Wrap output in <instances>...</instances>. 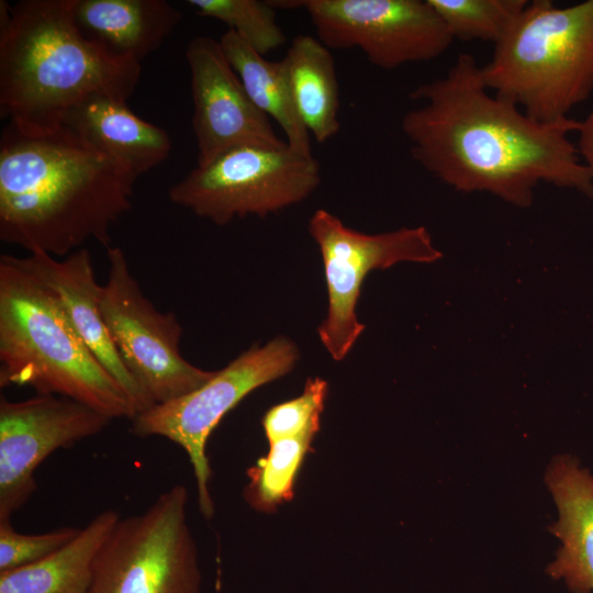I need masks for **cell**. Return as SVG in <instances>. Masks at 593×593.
<instances>
[{
  "label": "cell",
  "mask_w": 593,
  "mask_h": 593,
  "mask_svg": "<svg viewBox=\"0 0 593 593\" xmlns=\"http://www.w3.org/2000/svg\"><path fill=\"white\" fill-rule=\"evenodd\" d=\"M409 96L421 102L401 120L411 155L452 189L488 192L518 208L532 204L539 182L593 198V178L568 137L580 121L540 123L491 94L472 55L459 54L444 77Z\"/></svg>",
  "instance_id": "1"
},
{
  "label": "cell",
  "mask_w": 593,
  "mask_h": 593,
  "mask_svg": "<svg viewBox=\"0 0 593 593\" xmlns=\"http://www.w3.org/2000/svg\"><path fill=\"white\" fill-rule=\"evenodd\" d=\"M137 178L65 125L8 122L0 137V239L53 257L88 240L109 248Z\"/></svg>",
  "instance_id": "2"
},
{
  "label": "cell",
  "mask_w": 593,
  "mask_h": 593,
  "mask_svg": "<svg viewBox=\"0 0 593 593\" xmlns=\"http://www.w3.org/2000/svg\"><path fill=\"white\" fill-rule=\"evenodd\" d=\"M75 0L0 2V114L23 128L52 130L90 98L127 102L141 63L86 37Z\"/></svg>",
  "instance_id": "3"
},
{
  "label": "cell",
  "mask_w": 593,
  "mask_h": 593,
  "mask_svg": "<svg viewBox=\"0 0 593 593\" xmlns=\"http://www.w3.org/2000/svg\"><path fill=\"white\" fill-rule=\"evenodd\" d=\"M0 385L66 396L111 419L136 415L56 295L7 255L0 257Z\"/></svg>",
  "instance_id": "4"
},
{
  "label": "cell",
  "mask_w": 593,
  "mask_h": 593,
  "mask_svg": "<svg viewBox=\"0 0 593 593\" xmlns=\"http://www.w3.org/2000/svg\"><path fill=\"white\" fill-rule=\"evenodd\" d=\"M480 71L490 91L533 120L569 118L593 92V0L528 1Z\"/></svg>",
  "instance_id": "5"
},
{
  "label": "cell",
  "mask_w": 593,
  "mask_h": 593,
  "mask_svg": "<svg viewBox=\"0 0 593 593\" xmlns=\"http://www.w3.org/2000/svg\"><path fill=\"white\" fill-rule=\"evenodd\" d=\"M187 502L176 484L143 513L121 517L92 562L88 593H201Z\"/></svg>",
  "instance_id": "6"
},
{
  "label": "cell",
  "mask_w": 593,
  "mask_h": 593,
  "mask_svg": "<svg viewBox=\"0 0 593 593\" xmlns=\"http://www.w3.org/2000/svg\"><path fill=\"white\" fill-rule=\"evenodd\" d=\"M318 161L288 145L245 146L193 168L170 187L171 202L216 225L249 214L266 216L306 199L320 184Z\"/></svg>",
  "instance_id": "7"
},
{
  "label": "cell",
  "mask_w": 593,
  "mask_h": 593,
  "mask_svg": "<svg viewBox=\"0 0 593 593\" xmlns=\"http://www.w3.org/2000/svg\"><path fill=\"white\" fill-rule=\"evenodd\" d=\"M298 358L294 343L277 337L265 346L249 348L194 391L155 404L131 419L135 436L165 437L187 452L197 480L199 507L206 518L213 514L205 452L211 433L247 394L290 372Z\"/></svg>",
  "instance_id": "8"
},
{
  "label": "cell",
  "mask_w": 593,
  "mask_h": 593,
  "mask_svg": "<svg viewBox=\"0 0 593 593\" xmlns=\"http://www.w3.org/2000/svg\"><path fill=\"white\" fill-rule=\"evenodd\" d=\"M108 277L100 310L127 370L155 404L186 395L212 378L180 353L182 327L172 312L159 311L143 293L123 250L107 248Z\"/></svg>",
  "instance_id": "9"
},
{
  "label": "cell",
  "mask_w": 593,
  "mask_h": 593,
  "mask_svg": "<svg viewBox=\"0 0 593 593\" xmlns=\"http://www.w3.org/2000/svg\"><path fill=\"white\" fill-rule=\"evenodd\" d=\"M309 233L320 247L328 293V311L317 333L333 359L343 360L365 329L356 305L366 276L398 262L430 264L441 258L424 226L366 234L344 225L334 214L316 210Z\"/></svg>",
  "instance_id": "10"
},
{
  "label": "cell",
  "mask_w": 593,
  "mask_h": 593,
  "mask_svg": "<svg viewBox=\"0 0 593 593\" xmlns=\"http://www.w3.org/2000/svg\"><path fill=\"white\" fill-rule=\"evenodd\" d=\"M303 8L328 49H360L382 69L428 61L446 53L454 37L428 0L270 1Z\"/></svg>",
  "instance_id": "11"
},
{
  "label": "cell",
  "mask_w": 593,
  "mask_h": 593,
  "mask_svg": "<svg viewBox=\"0 0 593 593\" xmlns=\"http://www.w3.org/2000/svg\"><path fill=\"white\" fill-rule=\"evenodd\" d=\"M112 419L76 400L36 394L0 400V518H10L36 489L34 472L55 450L101 433Z\"/></svg>",
  "instance_id": "12"
},
{
  "label": "cell",
  "mask_w": 593,
  "mask_h": 593,
  "mask_svg": "<svg viewBox=\"0 0 593 593\" xmlns=\"http://www.w3.org/2000/svg\"><path fill=\"white\" fill-rule=\"evenodd\" d=\"M186 59L190 70L198 166L238 147L273 149L288 145L276 134L270 119L248 97L220 41L210 36L191 38Z\"/></svg>",
  "instance_id": "13"
},
{
  "label": "cell",
  "mask_w": 593,
  "mask_h": 593,
  "mask_svg": "<svg viewBox=\"0 0 593 593\" xmlns=\"http://www.w3.org/2000/svg\"><path fill=\"white\" fill-rule=\"evenodd\" d=\"M7 257L56 295L82 340L126 392L136 415L152 407L154 403L125 367L104 324L100 310L102 286L97 282L89 250L79 248L64 259L43 253Z\"/></svg>",
  "instance_id": "14"
},
{
  "label": "cell",
  "mask_w": 593,
  "mask_h": 593,
  "mask_svg": "<svg viewBox=\"0 0 593 593\" xmlns=\"http://www.w3.org/2000/svg\"><path fill=\"white\" fill-rule=\"evenodd\" d=\"M545 482L558 510L548 530L561 542L546 573L562 580L570 593H593V475L577 457L560 455L548 466Z\"/></svg>",
  "instance_id": "15"
},
{
  "label": "cell",
  "mask_w": 593,
  "mask_h": 593,
  "mask_svg": "<svg viewBox=\"0 0 593 593\" xmlns=\"http://www.w3.org/2000/svg\"><path fill=\"white\" fill-rule=\"evenodd\" d=\"M63 125L137 177L160 165L172 144L161 127L136 115L127 102L93 97L72 108Z\"/></svg>",
  "instance_id": "16"
},
{
  "label": "cell",
  "mask_w": 593,
  "mask_h": 593,
  "mask_svg": "<svg viewBox=\"0 0 593 593\" xmlns=\"http://www.w3.org/2000/svg\"><path fill=\"white\" fill-rule=\"evenodd\" d=\"M74 18L86 37L141 63L171 35L182 15L166 0H75Z\"/></svg>",
  "instance_id": "17"
},
{
  "label": "cell",
  "mask_w": 593,
  "mask_h": 593,
  "mask_svg": "<svg viewBox=\"0 0 593 593\" xmlns=\"http://www.w3.org/2000/svg\"><path fill=\"white\" fill-rule=\"evenodd\" d=\"M281 63L302 122L317 143L328 142L340 130L339 86L331 49L313 36L298 35Z\"/></svg>",
  "instance_id": "18"
},
{
  "label": "cell",
  "mask_w": 593,
  "mask_h": 593,
  "mask_svg": "<svg viewBox=\"0 0 593 593\" xmlns=\"http://www.w3.org/2000/svg\"><path fill=\"white\" fill-rule=\"evenodd\" d=\"M219 41L257 109L279 124L291 149L312 155L310 132L298 113L281 60L266 59L231 30Z\"/></svg>",
  "instance_id": "19"
},
{
  "label": "cell",
  "mask_w": 593,
  "mask_h": 593,
  "mask_svg": "<svg viewBox=\"0 0 593 593\" xmlns=\"http://www.w3.org/2000/svg\"><path fill=\"white\" fill-rule=\"evenodd\" d=\"M120 518L118 512L105 510L53 553L0 572V593H66L89 580L97 552Z\"/></svg>",
  "instance_id": "20"
},
{
  "label": "cell",
  "mask_w": 593,
  "mask_h": 593,
  "mask_svg": "<svg viewBox=\"0 0 593 593\" xmlns=\"http://www.w3.org/2000/svg\"><path fill=\"white\" fill-rule=\"evenodd\" d=\"M315 436L302 435L269 443L268 454L247 471L245 501L260 512H272L294 494L298 473Z\"/></svg>",
  "instance_id": "21"
},
{
  "label": "cell",
  "mask_w": 593,
  "mask_h": 593,
  "mask_svg": "<svg viewBox=\"0 0 593 593\" xmlns=\"http://www.w3.org/2000/svg\"><path fill=\"white\" fill-rule=\"evenodd\" d=\"M454 40L500 42L527 0H428Z\"/></svg>",
  "instance_id": "22"
},
{
  "label": "cell",
  "mask_w": 593,
  "mask_h": 593,
  "mask_svg": "<svg viewBox=\"0 0 593 593\" xmlns=\"http://www.w3.org/2000/svg\"><path fill=\"white\" fill-rule=\"evenodd\" d=\"M197 14L221 21L265 56L286 43L276 8L260 0H188Z\"/></svg>",
  "instance_id": "23"
},
{
  "label": "cell",
  "mask_w": 593,
  "mask_h": 593,
  "mask_svg": "<svg viewBox=\"0 0 593 593\" xmlns=\"http://www.w3.org/2000/svg\"><path fill=\"white\" fill-rule=\"evenodd\" d=\"M326 395L327 382L310 378L300 396L269 409L262 418L268 443L302 435L315 436Z\"/></svg>",
  "instance_id": "24"
},
{
  "label": "cell",
  "mask_w": 593,
  "mask_h": 593,
  "mask_svg": "<svg viewBox=\"0 0 593 593\" xmlns=\"http://www.w3.org/2000/svg\"><path fill=\"white\" fill-rule=\"evenodd\" d=\"M80 529L61 527L48 533H18L10 518H0V572L33 563L72 540Z\"/></svg>",
  "instance_id": "25"
},
{
  "label": "cell",
  "mask_w": 593,
  "mask_h": 593,
  "mask_svg": "<svg viewBox=\"0 0 593 593\" xmlns=\"http://www.w3.org/2000/svg\"><path fill=\"white\" fill-rule=\"evenodd\" d=\"M578 133V154L593 178V110L583 121H580Z\"/></svg>",
  "instance_id": "26"
},
{
  "label": "cell",
  "mask_w": 593,
  "mask_h": 593,
  "mask_svg": "<svg viewBox=\"0 0 593 593\" xmlns=\"http://www.w3.org/2000/svg\"><path fill=\"white\" fill-rule=\"evenodd\" d=\"M89 580L80 582L76 586L68 590L66 593H88Z\"/></svg>",
  "instance_id": "27"
}]
</instances>
